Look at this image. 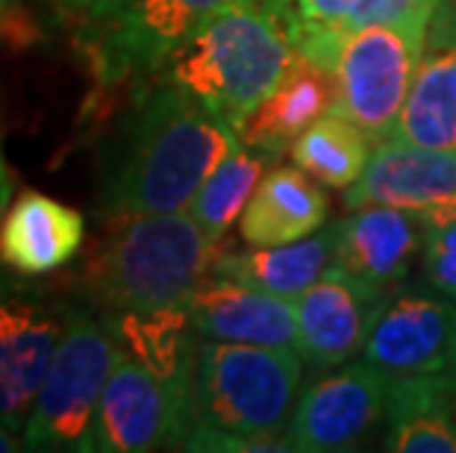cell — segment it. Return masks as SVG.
Wrapping results in <instances>:
<instances>
[{
  "mask_svg": "<svg viewBox=\"0 0 456 453\" xmlns=\"http://www.w3.org/2000/svg\"><path fill=\"white\" fill-rule=\"evenodd\" d=\"M135 101L106 139L98 171V212L189 209L212 171L241 142L239 130L186 89L162 77L135 83Z\"/></svg>",
  "mask_w": 456,
  "mask_h": 453,
  "instance_id": "1",
  "label": "cell"
},
{
  "mask_svg": "<svg viewBox=\"0 0 456 453\" xmlns=\"http://www.w3.org/2000/svg\"><path fill=\"white\" fill-rule=\"evenodd\" d=\"M295 0H230L153 77L241 127L297 60Z\"/></svg>",
  "mask_w": 456,
  "mask_h": 453,
  "instance_id": "2",
  "label": "cell"
},
{
  "mask_svg": "<svg viewBox=\"0 0 456 453\" xmlns=\"http://www.w3.org/2000/svg\"><path fill=\"white\" fill-rule=\"evenodd\" d=\"M304 360L289 348L198 342L191 430L180 450L289 453Z\"/></svg>",
  "mask_w": 456,
  "mask_h": 453,
  "instance_id": "3",
  "label": "cell"
},
{
  "mask_svg": "<svg viewBox=\"0 0 456 453\" xmlns=\"http://www.w3.org/2000/svg\"><path fill=\"white\" fill-rule=\"evenodd\" d=\"M218 245L189 209L112 215L89 265V288L103 310H180L209 277Z\"/></svg>",
  "mask_w": 456,
  "mask_h": 453,
  "instance_id": "4",
  "label": "cell"
},
{
  "mask_svg": "<svg viewBox=\"0 0 456 453\" xmlns=\"http://www.w3.org/2000/svg\"><path fill=\"white\" fill-rule=\"evenodd\" d=\"M230 0H94L80 15L77 47L101 89L151 80Z\"/></svg>",
  "mask_w": 456,
  "mask_h": 453,
  "instance_id": "5",
  "label": "cell"
},
{
  "mask_svg": "<svg viewBox=\"0 0 456 453\" xmlns=\"http://www.w3.org/2000/svg\"><path fill=\"white\" fill-rule=\"evenodd\" d=\"M121 348L86 306H71L62 342L24 424V450L92 453L94 416Z\"/></svg>",
  "mask_w": 456,
  "mask_h": 453,
  "instance_id": "6",
  "label": "cell"
},
{
  "mask_svg": "<svg viewBox=\"0 0 456 453\" xmlns=\"http://www.w3.org/2000/svg\"><path fill=\"white\" fill-rule=\"evenodd\" d=\"M430 21L433 18L368 24L338 38L336 60L330 69L333 77L330 112L354 121L371 144L395 136L397 118L419 71Z\"/></svg>",
  "mask_w": 456,
  "mask_h": 453,
  "instance_id": "7",
  "label": "cell"
},
{
  "mask_svg": "<svg viewBox=\"0 0 456 453\" xmlns=\"http://www.w3.org/2000/svg\"><path fill=\"white\" fill-rule=\"evenodd\" d=\"M191 430V398L151 365L118 353L94 416V453H148L183 448Z\"/></svg>",
  "mask_w": 456,
  "mask_h": 453,
  "instance_id": "8",
  "label": "cell"
},
{
  "mask_svg": "<svg viewBox=\"0 0 456 453\" xmlns=\"http://www.w3.org/2000/svg\"><path fill=\"white\" fill-rule=\"evenodd\" d=\"M71 306L0 274V424L24 433L38 389L62 342Z\"/></svg>",
  "mask_w": 456,
  "mask_h": 453,
  "instance_id": "9",
  "label": "cell"
},
{
  "mask_svg": "<svg viewBox=\"0 0 456 453\" xmlns=\"http://www.w3.org/2000/svg\"><path fill=\"white\" fill-rule=\"evenodd\" d=\"M395 377L374 362H342L309 383L295 403L289 439L295 453L354 450L377 424L386 421Z\"/></svg>",
  "mask_w": 456,
  "mask_h": 453,
  "instance_id": "10",
  "label": "cell"
},
{
  "mask_svg": "<svg viewBox=\"0 0 456 453\" xmlns=\"http://www.w3.org/2000/svg\"><path fill=\"white\" fill-rule=\"evenodd\" d=\"M362 353L392 377L444 374L456 360V301L433 288H395Z\"/></svg>",
  "mask_w": 456,
  "mask_h": 453,
  "instance_id": "11",
  "label": "cell"
},
{
  "mask_svg": "<svg viewBox=\"0 0 456 453\" xmlns=\"http://www.w3.org/2000/svg\"><path fill=\"white\" fill-rule=\"evenodd\" d=\"M386 297L342 265H330L295 301L297 353L304 365L324 371L362 353Z\"/></svg>",
  "mask_w": 456,
  "mask_h": 453,
  "instance_id": "12",
  "label": "cell"
},
{
  "mask_svg": "<svg viewBox=\"0 0 456 453\" xmlns=\"http://www.w3.org/2000/svg\"><path fill=\"white\" fill-rule=\"evenodd\" d=\"M365 204L397 206L421 218L456 212V150L397 139L374 144L362 177L345 189L347 209Z\"/></svg>",
  "mask_w": 456,
  "mask_h": 453,
  "instance_id": "13",
  "label": "cell"
},
{
  "mask_svg": "<svg viewBox=\"0 0 456 453\" xmlns=\"http://www.w3.org/2000/svg\"><path fill=\"white\" fill-rule=\"evenodd\" d=\"M200 339L297 351L295 301L224 277H207L186 303Z\"/></svg>",
  "mask_w": 456,
  "mask_h": 453,
  "instance_id": "14",
  "label": "cell"
},
{
  "mask_svg": "<svg viewBox=\"0 0 456 453\" xmlns=\"http://www.w3.org/2000/svg\"><path fill=\"white\" fill-rule=\"evenodd\" d=\"M336 256L347 274L383 295L406 283L412 259L421 254L424 218L415 212L365 204L336 221Z\"/></svg>",
  "mask_w": 456,
  "mask_h": 453,
  "instance_id": "15",
  "label": "cell"
},
{
  "mask_svg": "<svg viewBox=\"0 0 456 453\" xmlns=\"http://www.w3.org/2000/svg\"><path fill=\"white\" fill-rule=\"evenodd\" d=\"M392 139L456 150V0L436 9Z\"/></svg>",
  "mask_w": 456,
  "mask_h": 453,
  "instance_id": "16",
  "label": "cell"
},
{
  "mask_svg": "<svg viewBox=\"0 0 456 453\" xmlns=\"http://www.w3.org/2000/svg\"><path fill=\"white\" fill-rule=\"evenodd\" d=\"M83 242V212L42 191H21L0 221V263L21 277H42L68 265Z\"/></svg>",
  "mask_w": 456,
  "mask_h": 453,
  "instance_id": "17",
  "label": "cell"
},
{
  "mask_svg": "<svg viewBox=\"0 0 456 453\" xmlns=\"http://www.w3.org/2000/svg\"><path fill=\"white\" fill-rule=\"evenodd\" d=\"M327 195L306 171L277 166L265 171L239 218V236L250 247L292 245L318 233L327 221Z\"/></svg>",
  "mask_w": 456,
  "mask_h": 453,
  "instance_id": "18",
  "label": "cell"
},
{
  "mask_svg": "<svg viewBox=\"0 0 456 453\" xmlns=\"http://www.w3.org/2000/svg\"><path fill=\"white\" fill-rule=\"evenodd\" d=\"M336 256V227L300 239L292 245L254 247V250H218L209 277L236 279V283L297 301L322 277Z\"/></svg>",
  "mask_w": 456,
  "mask_h": 453,
  "instance_id": "19",
  "label": "cell"
},
{
  "mask_svg": "<svg viewBox=\"0 0 456 453\" xmlns=\"http://www.w3.org/2000/svg\"><path fill=\"white\" fill-rule=\"evenodd\" d=\"M333 106V77L315 62L297 56L274 92L239 127L245 144L280 157L315 118Z\"/></svg>",
  "mask_w": 456,
  "mask_h": 453,
  "instance_id": "20",
  "label": "cell"
},
{
  "mask_svg": "<svg viewBox=\"0 0 456 453\" xmlns=\"http://www.w3.org/2000/svg\"><path fill=\"white\" fill-rule=\"evenodd\" d=\"M383 448L392 453H456V403L442 374L395 377Z\"/></svg>",
  "mask_w": 456,
  "mask_h": 453,
  "instance_id": "21",
  "label": "cell"
},
{
  "mask_svg": "<svg viewBox=\"0 0 456 453\" xmlns=\"http://www.w3.org/2000/svg\"><path fill=\"white\" fill-rule=\"evenodd\" d=\"M274 162H277L274 153L239 142L236 148L227 153V159L203 180L198 195L191 198L189 212L216 245L241 218L254 189L259 186V180L265 177L268 166H274Z\"/></svg>",
  "mask_w": 456,
  "mask_h": 453,
  "instance_id": "22",
  "label": "cell"
},
{
  "mask_svg": "<svg viewBox=\"0 0 456 453\" xmlns=\"http://www.w3.org/2000/svg\"><path fill=\"white\" fill-rule=\"evenodd\" d=\"M371 150L365 133L336 112H324L292 142L295 166L327 189H351L362 177Z\"/></svg>",
  "mask_w": 456,
  "mask_h": 453,
  "instance_id": "23",
  "label": "cell"
},
{
  "mask_svg": "<svg viewBox=\"0 0 456 453\" xmlns=\"http://www.w3.org/2000/svg\"><path fill=\"white\" fill-rule=\"evenodd\" d=\"M304 21L351 33L368 24H397L433 18L442 0H295Z\"/></svg>",
  "mask_w": 456,
  "mask_h": 453,
  "instance_id": "24",
  "label": "cell"
},
{
  "mask_svg": "<svg viewBox=\"0 0 456 453\" xmlns=\"http://www.w3.org/2000/svg\"><path fill=\"white\" fill-rule=\"evenodd\" d=\"M419 256L424 286L456 301V212L424 218Z\"/></svg>",
  "mask_w": 456,
  "mask_h": 453,
  "instance_id": "25",
  "label": "cell"
},
{
  "mask_svg": "<svg viewBox=\"0 0 456 453\" xmlns=\"http://www.w3.org/2000/svg\"><path fill=\"white\" fill-rule=\"evenodd\" d=\"M15 450H24L21 433H15L12 427L0 424V453H15Z\"/></svg>",
  "mask_w": 456,
  "mask_h": 453,
  "instance_id": "26",
  "label": "cell"
},
{
  "mask_svg": "<svg viewBox=\"0 0 456 453\" xmlns=\"http://www.w3.org/2000/svg\"><path fill=\"white\" fill-rule=\"evenodd\" d=\"M53 4H56V9H60L62 15H77V18H80L86 9L94 4V0H53Z\"/></svg>",
  "mask_w": 456,
  "mask_h": 453,
  "instance_id": "27",
  "label": "cell"
},
{
  "mask_svg": "<svg viewBox=\"0 0 456 453\" xmlns=\"http://www.w3.org/2000/svg\"><path fill=\"white\" fill-rule=\"evenodd\" d=\"M9 189H12V182H9V171L4 166V159H0V212H4V206H6Z\"/></svg>",
  "mask_w": 456,
  "mask_h": 453,
  "instance_id": "28",
  "label": "cell"
},
{
  "mask_svg": "<svg viewBox=\"0 0 456 453\" xmlns=\"http://www.w3.org/2000/svg\"><path fill=\"white\" fill-rule=\"evenodd\" d=\"M442 377H444V383H448V392H451V398H453V403H456V360H453L451 368L442 374Z\"/></svg>",
  "mask_w": 456,
  "mask_h": 453,
  "instance_id": "29",
  "label": "cell"
},
{
  "mask_svg": "<svg viewBox=\"0 0 456 453\" xmlns=\"http://www.w3.org/2000/svg\"><path fill=\"white\" fill-rule=\"evenodd\" d=\"M6 15H9V6H6V0H0V30H4V24H6Z\"/></svg>",
  "mask_w": 456,
  "mask_h": 453,
  "instance_id": "30",
  "label": "cell"
}]
</instances>
